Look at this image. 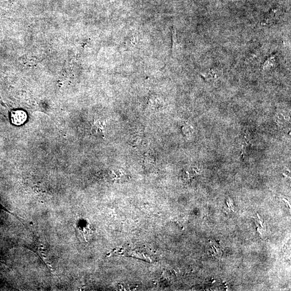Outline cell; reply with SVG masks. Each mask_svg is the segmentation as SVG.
I'll list each match as a JSON object with an SVG mask.
<instances>
[{
	"mask_svg": "<svg viewBox=\"0 0 291 291\" xmlns=\"http://www.w3.org/2000/svg\"><path fill=\"white\" fill-rule=\"evenodd\" d=\"M27 115L25 112L17 110L13 111L12 113L11 119L13 124L16 125H21L26 122Z\"/></svg>",
	"mask_w": 291,
	"mask_h": 291,
	"instance_id": "obj_1",
	"label": "cell"
},
{
	"mask_svg": "<svg viewBox=\"0 0 291 291\" xmlns=\"http://www.w3.org/2000/svg\"><path fill=\"white\" fill-rule=\"evenodd\" d=\"M276 63H277V57L276 55L272 56L265 62L263 68L265 69L267 68L275 67L276 66Z\"/></svg>",
	"mask_w": 291,
	"mask_h": 291,
	"instance_id": "obj_2",
	"label": "cell"
}]
</instances>
